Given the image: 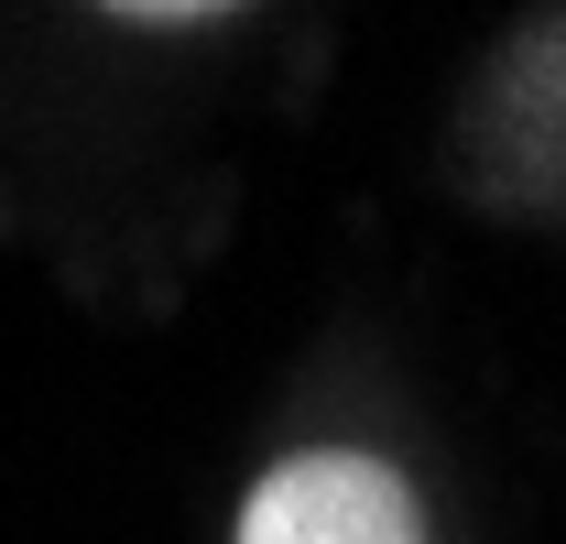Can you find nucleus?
<instances>
[{"instance_id": "1", "label": "nucleus", "mask_w": 566, "mask_h": 544, "mask_svg": "<svg viewBox=\"0 0 566 544\" xmlns=\"http://www.w3.org/2000/svg\"><path fill=\"white\" fill-rule=\"evenodd\" d=\"M229 544H436L415 479L370 447H294L240 490Z\"/></svg>"}]
</instances>
